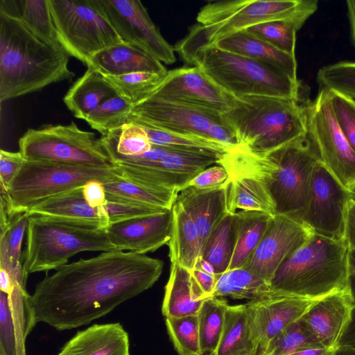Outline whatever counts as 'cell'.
<instances>
[{
    "mask_svg": "<svg viewBox=\"0 0 355 355\" xmlns=\"http://www.w3.org/2000/svg\"><path fill=\"white\" fill-rule=\"evenodd\" d=\"M123 42L135 46L161 62L176 60L174 48L163 37L139 0H91Z\"/></svg>",
    "mask_w": 355,
    "mask_h": 355,
    "instance_id": "15",
    "label": "cell"
},
{
    "mask_svg": "<svg viewBox=\"0 0 355 355\" xmlns=\"http://www.w3.org/2000/svg\"><path fill=\"white\" fill-rule=\"evenodd\" d=\"M83 194L86 202L92 207H101L107 203L106 192L102 182H87L83 187Z\"/></svg>",
    "mask_w": 355,
    "mask_h": 355,
    "instance_id": "51",
    "label": "cell"
},
{
    "mask_svg": "<svg viewBox=\"0 0 355 355\" xmlns=\"http://www.w3.org/2000/svg\"><path fill=\"white\" fill-rule=\"evenodd\" d=\"M226 192L225 184L207 189L187 186L178 194L175 200L194 222L202 246L214 227L227 213Z\"/></svg>",
    "mask_w": 355,
    "mask_h": 355,
    "instance_id": "24",
    "label": "cell"
},
{
    "mask_svg": "<svg viewBox=\"0 0 355 355\" xmlns=\"http://www.w3.org/2000/svg\"><path fill=\"white\" fill-rule=\"evenodd\" d=\"M354 197L319 159L311 173L302 223L313 233L344 239L348 205Z\"/></svg>",
    "mask_w": 355,
    "mask_h": 355,
    "instance_id": "14",
    "label": "cell"
},
{
    "mask_svg": "<svg viewBox=\"0 0 355 355\" xmlns=\"http://www.w3.org/2000/svg\"><path fill=\"white\" fill-rule=\"evenodd\" d=\"M167 73L140 71L104 76L116 94L134 106L150 97L162 83Z\"/></svg>",
    "mask_w": 355,
    "mask_h": 355,
    "instance_id": "40",
    "label": "cell"
},
{
    "mask_svg": "<svg viewBox=\"0 0 355 355\" xmlns=\"http://www.w3.org/2000/svg\"><path fill=\"white\" fill-rule=\"evenodd\" d=\"M69 55L50 45L19 19L0 12V101L71 79Z\"/></svg>",
    "mask_w": 355,
    "mask_h": 355,
    "instance_id": "3",
    "label": "cell"
},
{
    "mask_svg": "<svg viewBox=\"0 0 355 355\" xmlns=\"http://www.w3.org/2000/svg\"><path fill=\"white\" fill-rule=\"evenodd\" d=\"M345 238L349 248L355 249V198H352L348 205Z\"/></svg>",
    "mask_w": 355,
    "mask_h": 355,
    "instance_id": "54",
    "label": "cell"
},
{
    "mask_svg": "<svg viewBox=\"0 0 355 355\" xmlns=\"http://www.w3.org/2000/svg\"><path fill=\"white\" fill-rule=\"evenodd\" d=\"M330 93L338 123L355 152V100L334 92Z\"/></svg>",
    "mask_w": 355,
    "mask_h": 355,
    "instance_id": "47",
    "label": "cell"
},
{
    "mask_svg": "<svg viewBox=\"0 0 355 355\" xmlns=\"http://www.w3.org/2000/svg\"><path fill=\"white\" fill-rule=\"evenodd\" d=\"M229 306L221 297H209L204 300L197 314L200 345L204 355H214L221 338Z\"/></svg>",
    "mask_w": 355,
    "mask_h": 355,
    "instance_id": "38",
    "label": "cell"
},
{
    "mask_svg": "<svg viewBox=\"0 0 355 355\" xmlns=\"http://www.w3.org/2000/svg\"><path fill=\"white\" fill-rule=\"evenodd\" d=\"M355 198V197H354Z\"/></svg>",
    "mask_w": 355,
    "mask_h": 355,
    "instance_id": "60",
    "label": "cell"
},
{
    "mask_svg": "<svg viewBox=\"0 0 355 355\" xmlns=\"http://www.w3.org/2000/svg\"><path fill=\"white\" fill-rule=\"evenodd\" d=\"M228 178L227 170L218 164L202 171L189 182L187 186L201 189H213L225 184Z\"/></svg>",
    "mask_w": 355,
    "mask_h": 355,
    "instance_id": "50",
    "label": "cell"
},
{
    "mask_svg": "<svg viewBox=\"0 0 355 355\" xmlns=\"http://www.w3.org/2000/svg\"><path fill=\"white\" fill-rule=\"evenodd\" d=\"M288 355H336V350L327 348H311L297 351Z\"/></svg>",
    "mask_w": 355,
    "mask_h": 355,
    "instance_id": "58",
    "label": "cell"
},
{
    "mask_svg": "<svg viewBox=\"0 0 355 355\" xmlns=\"http://www.w3.org/2000/svg\"><path fill=\"white\" fill-rule=\"evenodd\" d=\"M121 178L120 169L54 162H28L6 192L1 191V202L10 219L28 212L43 201L60 193L83 187L91 181L103 184Z\"/></svg>",
    "mask_w": 355,
    "mask_h": 355,
    "instance_id": "9",
    "label": "cell"
},
{
    "mask_svg": "<svg viewBox=\"0 0 355 355\" xmlns=\"http://www.w3.org/2000/svg\"><path fill=\"white\" fill-rule=\"evenodd\" d=\"M317 300L274 293L247 302L248 324L258 355L282 331L300 319Z\"/></svg>",
    "mask_w": 355,
    "mask_h": 355,
    "instance_id": "19",
    "label": "cell"
},
{
    "mask_svg": "<svg viewBox=\"0 0 355 355\" xmlns=\"http://www.w3.org/2000/svg\"><path fill=\"white\" fill-rule=\"evenodd\" d=\"M107 194L137 203L171 209L178 192L146 187L119 178L103 184Z\"/></svg>",
    "mask_w": 355,
    "mask_h": 355,
    "instance_id": "37",
    "label": "cell"
},
{
    "mask_svg": "<svg viewBox=\"0 0 355 355\" xmlns=\"http://www.w3.org/2000/svg\"><path fill=\"white\" fill-rule=\"evenodd\" d=\"M355 351V306L352 307L350 319L338 343L336 353Z\"/></svg>",
    "mask_w": 355,
    "mask_h": 355,
    "instance_id": "52",
    "label": "cell"
},
{
    "mask_svg": "<svg viewBox=\"0 0 355 355\" xmlns=\"http://www.w3.org/2000/svg\"><path fill=\"white\" fill-rule=\"evenodd\" d=\"M58 40L87 67L99 51L122 40L91 0H49Z\"/></svg>",
    "mask_w": 355,
    "mask_h": 355,
    "instance_id": "12",
    "label": "cell"
},
{
    "mask_svg": "<svg viewBox=\"0 0 355 355\" xmlns=\"http://www.w3.org/2000/svg\"><path fill=\"white\" fill-rule=\"evenodd\" d=\"M0 355H18L15 328L8 295L0 291Z\"/></svg>",
    "mask_w": 355,
    "mask_h": 355,
    "instance_id": "48",
    "label": "cell"
},
{
    "mask_svg": "<svg viewBox=\"0 0 355 355\" xmlns=\"http://www.w3.org/2000/svg\"><path fill=\"white\" fill-rule=\"evenodd\" d=\"M211 45L271 66L298 80L295 56L273 47L245 30L227 35Z\"/></svg>",
    "mask_w": 355,
    "mask_h": 355,
    "instance_id": "26",
    "label": "cell"
},
{
    "mask_svg": "<svg viewBox=\"0 0 355 355\" xmlns=\"http://www.w3.org/2000/svg\"><path fill=\"white\" fill-rule=\"evenodd\" d=\"M352 307L347 288L318 300L301 319L324 347L336 350Z\"/></svg>",
    "mask_w": 355,
    "mask_h": 355,
    "instance_id": "21",
    "label": "cell"
},
{
    "mask_svg": "<svg viewBox=\"0 0 355 355\" xmlns=\"http://www.w3.org/2000/svg\"><path fill=\"white\" fill-rule=\"evenodd\" d=\"M0 12L19 19L46 43L63 49L57 36L49 0H1Z\"/></svg>",
    "mask_w": 355,
    "mask_h": 355,
    "instance_id": "31",
    "label": "cell"
},
{
    "mask_svg": "<svg viewBox=\"0 0 355 355\" xmlns=\"http://www.w3.org/2000/svg\"><path fill=\"white\" fill-rule=\"evenodd\" d=\"M214 355H258L245 304L227 306L223 334Z\"/></svg>",
    "mask_w": 355,
    "mask_h": 355,
    "instance_id": "33",
    "label": "cell"
},
{
    "mask_svg": "<svg viewBox=\"0 0 355 355\" xmlns=\"http://www.w3.org/2000/svg\"><path fill=\"white\" fill-rule=\"evenodd\" d=\"M171 340L179 355H204L197 315L166 318Z\"/></svg>",
    "mask_w": 355,
    "mask_h": 355,
    "instance_id": "44",
    "label": "cell"
},
{
    "mask_svg": "<svg viewBox=\"0 0 355 355\" xmlns=\"http://www.w3.org/2000/svg\"><path fill=\"white\" fill-rule=\"evenodd\" d=\"M238 237L229 270L243 268L263 237L273 216L261 211H238Z\"/></svg>",
    "mask_w": 355,
    "mask_h": 355,
    "instance_id": "34",
    "label": "cell"
},
{
    "mask_svg": "<svg viewBox=\"0 0 355 355\" xmlns=\"http://www.w3.org/2000/svg\"><path fill=\"white\" fill-rule=\"evenodd\" d=\"M345 239L337 241L313 233L279 266L270 282L279 295L319 300L347 288Z\"/></svg>",
    "mask_w": 355,
    "mask_h": 355,
    "instance_id": "5",
    "label": "cell"
},
{
    "mask_svg": "<svg viewBox=\"0 0 355 355\" xmlns=\"http://www.w3.org/2000/svg\"><path fill=\"white\" fill-rule=\"evenodd\" d=\"M190 271L193 277L203 292L205 299L212 297L217 280L220 275H210L196 268Z\"/></svg>",
    "mask_w": 355,
    "mask_h": 355,
    "instance_id": "53",
    "label": "cell"
},
{
    "mask_svg": "<svg viewBox=\"0 0 355 355\" xmlns=\"http://www.w3.org/2000/svg\"><path fill=\"white\" fill-rule=\"evenodd\" d=\"M317 0H234L207 3L197 23L173 47L183 60L200 49L232 33L274 20L293 21L301 28L317 10Z\"/></svg>",
    "mask_w": 355,
    "mask_h": 355,
    "instance_id": "4",
    "label": "cell"
},
{
    "mask_svg": "<svg viewBox=\"0 0 355 355\" xmlns=\"http://www.w3.org/2000/svg\"><path fill=\"white\" fill-rule=\"evenodd\" d=\"M208 274L213 275H218L216 273L215 268L213 265L209 261L205 260L201 257L199 258L196 267Z\"/></svg>",
    "mask_w": 355,
    "mask_h": 355,
    "instance_id": "59",
    "label": "cell"
},
{
    "mask_svg": "<svg viewBox=\"0 0 355 355\" xmlns=\"http://www.w3.org/2000/svg\"><path fill=\"white\" fill-rule=\"evenodd\" d=\"M148 98L220 114L231 110L237 99L217 86L197 67L168 71Z\"/></svg>",
    "mask_w": 355,
    "mask_h": 355,
    "instance_id": "16",
    "label": "cell"
},
{
    "mask_svg": "<svg viewBox=\"0 0 355 355\" xmlns=\"http://www.w3.org/2000/svg\"><path fill=\"white\" fill-rule=\"evenodd\" d=\"M184 60L199 68L217 86L235 98L269 96L300 99L299 80L271 66L214 45L202 47Z\"/></svg>",
    "mask_w": 355,
    "mask_h": 355,
    "instance_id": "7",
    "label": "cell"
},
{
    "mask_svg": "<svg viewBox=\"0 0 355 355\" xmlns=\"http://www.w3.org/2000/svg\"><path fill=\"white\" fill-rule=\"evenodd\" d=\"M130 121L141 123L159 130L209 138V130L211 126L223 120L220 114L148 98L133 106L128 123Z\"/></svg>",
    "mask_w": 355,
    "mask_h": 355,
    "instance_id": "18",
    "label": "cell"
},
{
    "mask_svg": "<svg viewBox=\"0 0 355 355\" xmlns=\"http://www.w3.org/2000/svg\"><path fill=\"white\" fill-rule=\"evenodd\" d=\"M58 355H130L129 336L120 323L94 324L78 331Z\"/></svg>",
    "mask_w": 355,
    "mask_h": 355,
    "instance_id": "23",
    "label": "cell"
},
{
    "mask_svg": "<svg viewBox=\"0 0 355 355\" xmlns=\"http://www.w3.org/2000/svg\"><path fill=\"white\" fill-rule=\"evenodd\" d=\"M307 135L319 157L340 183L355 196V152L336 120L330 91L320 87L306 105Z\"/></svg>",
    "mask_w": 355,
    "mask_h": 355,
    "instance_id": "13",
    "label": "cell"
},
{
    "mask_svg": "<svg viewBox=\"0 0 355 355\" xmlns=\"http://www.w3.org/2000/svg\"><path fill=\"white\" fill-rule=\"evenodd\" d=\"M163 266L160 259L120 250L65 264L31 295L35 321L60 331L87 325L152 287Z\"/></svg>",
    "mask_w": 355,
    "mask_h": 355,
    "instance_id": "1",
    "label": "cell"
},
{
    "mask_svg": "<svg viewBox=\"0 0 355 355\" xmlns=\"http://www.w3.org/2000/svg\"><path fill=\"white\" fill-rule=\"evenodd\" d=\"M205 295L189 270L171 263L162 311L165 318L197 315Z\"/></svg>",
    "mask_w": 355,
    "mask_h": 355,
    "instance_id": "27",
    "label": "cell"
},
{
    "mask_svg": "<svg viewBox=\"0 0 355 355\" xmlns=\"http://www.w3.org/2000/svg\"><path fill=\"white\" fill-rule=\"evenodd\" d=\"M101 139L114 164L121 159L141 155L152 148L146 131L133 122L110 130Z\"/></svg>",
    "mask_w": 355,
    "mask_h": 355,
    "instance_id": "36",
    "label": "cell"
},
{
    "mask_svg": "<svg viewBox=\"0 0 355 355\" xmlns=\"http://www.w3.org/2000/svg\"><path fill=\"white\" fill-rule=\"evenodd\" d=\"M132 108L131 103L116 94L101 103L85 121L103 136L127 123Z\"/></svg>",
    "mask_w": 355,
    "mask_h": 355,
    "instance_id": "43",
    "label": "cell"
},
{
    "mask_svg": "<svg viewBox=\"0 0 355 355\" xmlns=\"http://www.w3.org/2000/svg\"><path fill=\"white\" fill-rule=\"evenodd\" d=\"M312 234L302 223L284 215L275 214L256 250L243 268L270 284L282 263Z\"/></svg>",
    "mask_w": 355,
    "mask_h": 355,
    "instance_id": "17",
    "label": "cell"
},
{
    "mask_svg": "<svg viewBox=\"0 0 355 355\" xmlns=\"http://www.w3.org/2000/svg\"><path fill=\"white\" fill-rule=\"evenodd\" d=\"M28 220L27 212L16 215L10 219L8 225L1 231L0 268L9 274L23 270L21 244Z\"/></svg>",
    "mask_w": 355,
    "mask_h": 355,
    "instance_id": "41",
    "label": "cell"
},
{
    "mask_svg": "<svg viewBox=\"0 0 355 355\" xmlns=\"http://www.w3.org/2000/svg\"><path fill=\"white\" fill-rule=\"evenodd\" d=\"M347 290L355 306V249L349 248L347 255Z\"/></svg>",
    "mask_w": 355,
    "mask_h": 355,
    "instance_id": "55",
    "label": "cell"
},
{
    "mask_svg": "<svg viewBox=\"0 0 355 355\" xmlns=\"http://www.w3.org/2000/svg\"><path fill=\"white\" fill-rule=\"evenodd\" d=\"M311 348L325 347L300 318L282 331L259 355H288Z\"/></svg>",
    "mask_w": 355,
    "mask_h": 355,
    "instance_id": "42",
    "label": "cell"
},
{
    "mask_svg": "<svg viewBox=\"0 0 355 355\" xmlns=\"http://www.w3.org/2000/svg\"><path fill=\"white\" fill-rule=\"evenodd\" d=\"M222 155L213 153L153 146L144 154L115 163L121 178L148 187L168 191L180 190L199 173Z\"/></svg>",
    "mask_w": 355,
    "mask_h": 355,
    "instance_id": "11",
    "label": "cell"
},
{
    "mask_svg": "<svg viewBox=\"0 0 355 355\" xmlns=\"http://www.w3.org/2000/svg\"><path fill=\"white\" fill-rule=\"evenodd\" d=\"M88 66L93 67L103 76H119L140 71L168 72L160 61L142 49L124 42L97 53Z\"/></svg>",
    "mask_w": 355,
    "mask_h": 355,
    "instance_id": "25",
    "label": "cell"
},
{
    "mask_svg": "<svg viewBox=\"0 0 355 355\" xmlns=\"http://www.w3.org/2000/svg\"><path fill=\"white\" fill-rule=\"evenodd\" d=\"M316 80L320 87L355 100V62L324 66L318 71Z\"/></svg>",
    "mask_w": 355,
    "mask_h": 355,
    "instance_id": "46",
    "label": "cell"
},
{
    "mask_svg": "<svg viewBox=\"0 0 355 355\" xmlns=\"http://www.w3.org/2000/svg\"><path fill=\"white\" fill-rule=\"evenodd\" d=\"M26 161L113 168L103 142L96 134L68 125H48L28 129L19 140Z\"/></svg>",
    "mask_w": 355,
    "mask_h": 355,
    "instance_id": "10",
    "label": "cell"
},
{
    "mask_svg": "<svg viewBox=\"0 0 355 355\" xmlns=\"http://www.w3.org/2000/svg\"><path fill=\"white\" fill-rule=\"evenodd\" d=\"M169 247L171 263L192 270L201 257L202 243L198 229L182 205L175 200Z\"/></svg>",
    "mask_w": 355,
    "mask_h": 355,
    "instance_id": "30",
    "label": "cell"
},
{
    "mask_svg": "<svg viewBox=\"0 0 355 355\" xmlns=\"http://www.w3.org/2000/svg\"><path fill=\"white\" fill-rule=\"evenodd\" d=\"M23 270L30 273L47 272L67 264L80 252L116 250L105 230L56 218L29 216Z\"/></svg>",
    "mask_w": 355,
    "mask_h": 355,
    "instance_id": "8",
    "label": "cell"
},
{
    "mask_svg": "<svg viewBox=\"0 0 355 355\" xmlns=\"http://www.w3.org/2000/svg\"><path fill=\"white\" fill-rule=\"evenodd\" d=\"M222 118L237 146L253 153H268L307 135L306 105L297 99L246 96Z\"/></svg>",
    "mask_w": 355,
    "mask_h": 355,
    "instance_id": "6",
    "label": "cell"
},
{
    "mask_svg": "<svg viewBox=\"0 0 355 355\" xmlns=\"http://www.w3.org/2000/svg\"><path fill=\"white\" fill-rule=\"evenodd\" d=\"M116 94L105 76L92 66L69 88L63 101L76 118L85 120L101 103Z\"/></svg>",
    "mask_w": 355,
    "mask_h": 355,
    "instance_id": "29",
    "label": "cell"
},
{
    "mask_svg": "<svg viewBox=\"0 0 355 355\" xmlns=\"http://www.w3.org/2000/svg\"><path fill=\"white\" fill-rule=\"evenodd\" d=\"M26 159L20 152L14 153L4 150L0 151L1 191L6 192L15 180Z\"/></svg>",
    "mask_w": 355,
    "mask_h": 355,
    "instance_id": "49",
    "label": "cell"
},
{
    "mask_svg": "<svg viewBox=\"0 0 355 355\" xmlns=\"http://www.w3.org/2000/svg\"><path fill=\"white\" fill-rule=\"evenodd\" d=\"M172 209L109 225L105 232L116 250L145 254L168 244L171 235Z\"/></svg>",
    "mask_w": 355,
    "mask_h": 355,
    "instance_id": "20",
    "label": "cell"
},
{
    "mask_svg": "<svg viewBox=\"0 0 355 355\" xmlns=\"http://www.w3.org/2000/svg\"><path fill=\"white\" fill-rule=\"evenodd\" d=\"M138 124L146 131L153 146L174 148L186 150L213 153L223 155L229 150L223 144L206 137L166 131L151 128L145 124ZM129 122V123H130Z\"/></svg>",
    "mask_w": 355,
    "mask_h": 355,
    "instance_id": "39",
    "label": "cell"
},
{
    "mask_svg": "<svg viewBox=\"0 0 355 355\" xmlns=\"http://www.w3.org/2000/svg\"><path fill=\"white\" fill-rule=\"evenodd\" d=\"M272 294L267 282L245 268H239L220 275L212 297L253 301Z\"/></svg>",
    "mask_w": 355,
    "mask_h": 355,
    "instance_id": "35",
    "label": "cell"
},
{
    "mask_svg": "<svg viewBox=\"0 0 355 355\" xmlns=\"http://www.w3.org/2000/svg\"><path fill=\"white\" fill-rule=\"evenodd\" d=\"M13 282L8 272L0 268V289L1 291L8 295L13 288Z\"/></svg>",
    "mask_w": 355,
    "mask_h": 355,
    "instance_id": "57",
    "label": "cell"
},
{
    "mask_svg": "<svg viewBox=\"0 0 355 355\" xmlns=\"http://www.w3.org/2000/svg\"><path fill=\"white\" fill-rule=\"evenodd\" d=\"M227 212L256 211L276 214L275 206L265 183L247 174L227 172Z\"/></svg>",
    "mask_w": 355,
    "mask_h": 355,
    "instance_id": "28",
    "label": "cell"
},
{
    "mask_svg": "<svg viewBox=\"0 0 355 355\" xmlns=\"http://www.w3.org/2000/svg\"><path fill=\"white\" fill-rule=\"evenodd\" d=\"M301 28L286 20H274L251 26L245 31L273 47L295 56L296 33Z\"/></svg>",
    "mask_w": 355,
    "mask_h": 355,
    "instance_id": "45",
    "label": "cell"
},
{
    "mask_svg": "<svg viewBox=\"0 0 355 355\" xmlns=\"http://www.w3.org/2000/svg\"><path fill=\"white\" fill-rule=\"evenodd\" d=\"M346 7L352 42L355 48V0L347 1Z\"/></svg>",
    "mask_w": 355,
    "mask_h": 355,
    "instance_id": "56",
    "label": "cell"
},
{
    "mask_svg": "<svg viewBox=\"0 0 355 355\" xmlns=\"http://www.w3.org/2000/svg\"><path fill=\"white\" fill-rule=\"evenodd\" d=\"M27 213L29 216L53 218L102 230L110 225L105 205L91 207L84 198L83 187L51 197Z\"/></svg>",
    "mask_w": 355,
    "mask_h": 355,
    "instance_id": "22",
    "label": "cell"
},
{
    "mask_svg": "<svg viewBox=\"0 0 355 355\" xmlns=\"http://www.w3.org/2000/svg\"><path fill=\"white\" fill-rule=\"evenodd\" d=\"M238 229L236 212H227L202 244L201 257L213 265L218 275L229 270L236 245Z\"/></svg>",
    "mask_w": 355,
    "mask_h": 355,
    "instance_id": "32",
    "label": "cell"
},
{
    "mask_svg": "<svg viewBox=\"0 0 355 355\" xmlns=\"http://www.w3.org/2000/svg\"><path fill=\"white\" fill-rule=\"evenodd\" d=\"M319 159L306 135L265 154L253 153L236 146L224 153L219 164L227 172L250 175L265 183L276 214L302 223L311 173Z\"/></svg>",
    "mask_w": 355,
    "mask_h": 355,
    "instance_id": "2",
    "label": "cell"
}]
</instances>
